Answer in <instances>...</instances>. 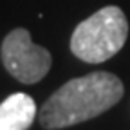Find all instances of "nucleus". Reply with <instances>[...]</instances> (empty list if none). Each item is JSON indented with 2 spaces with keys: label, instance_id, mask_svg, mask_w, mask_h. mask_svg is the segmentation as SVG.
<instances>
[{
  "label": "nucleus",
  "instance_id": "f257e3e1",
  "mask_svg": "<svg viewBox=\"0 0 130 130\" xmlns=\"http://www.w3.org/2000/svg\"><path fill=\"white\" fill-rule=\"evenodd\" d=\"M123 94V81L107 71L72 78L43 101L38 110V123L45 130L85 123L118 105Z\"/></svg>",
  "mask_w": 130,
  "mask_h": 130
},
{
  "label": "nucleus",
  "instance_id": "f03ea898",
  "mask_svg": "<svg viewBox=\"0 0 130 130\" xmlns=\"http://www.w3.org/2000/svg\"><path fill=\"white\" fill-rule=\"evenodd\" d=\"M128 38L126 14L107 6L79 22L71 36V53L85 63H103L118 54Z\"/></svg>",
  "mask_w": 130,
  "mask_h": 130
},
{
  "label": "nucleus",
  "instance_id": "7ed1b4c3",
  "mask_svg": "<svg viewBox=\"0 0 130 130\" xmlns=\"http://www.w3.org/2000/svg\"><path fill=\"white\" fill-rule=\"evenodd\" d=\"M6 71L24 85L42 81L53 67V56L45 47L32 43L31 32L24 27L9 31L0 49Z\"/></svg>",
  "mask_w": 130,
  "mask_h": 130
},
{
  "label": "nucleus",
  "instance_id": "20e7f679",
  "mask_svg": "<svg viewBox=\"0 0 130 130\" xmlns=\"http://www.w3.org/2000/svg\"><path fill=\"white\" fill-rule=\"evenodd\" d=\"M36 119V103L24 92L11 94L0 103V130H27Z\"/></svg>",
  "mask_w": 130,
  "mask_h": 130
}]
</instances>
